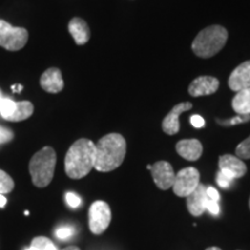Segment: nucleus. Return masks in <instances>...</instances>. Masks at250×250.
I'll list each match as a JSON object with an SVG mask.
<instances>
[{"label":"nucleus","instance_id":"nucleus-1","mask_svg":"<svg viewBox=\"0 0 250 250\" xmlns=\"http://www.w3.org/2000/svg\"><path fill=\"white\" fill-rule=\"evenodd\" d=\"M126 154V142L120 133L105 134L95 145L94 168L101 173L117 169Z\"/></svg>","mask_w":250,"mask_h":250},{"label":"nucleus","instance_id":"nucleus-2","mask_svg":"<svg viewBox=\"0 0 250 250\" xmlns=\"http://www.w3.org/2000/svg\"><path fill=\"white\" fill-rule=\"evenodd\" d=\"M95 164V144L81 138L71 145L65 155V173L70 179L80 180L87 176Z\"/></svg>","mask_w":250,"mask_h":250},{"label":"nucleus","instance_id":"nucleus-3","mask_svg":"<svg viewBox=\"0 0 250 250\" xmlns=\"http://www.w3.org/2000/svg\"><path fill=\"white\" fill-rule=\"evenodd\" d=\"M228 39V31L223 26L206 27L197 34L192 42L193 54L201 58L213 57L224 48Z\"/></svg>","mask_w":250,"mask_h":250},{"label":"nucleus","instance_id":"nucleus-4","mask_svg":"<svg viewBox=\"0 0 250 250\" xmlns=\"http://www.w3.org/2000/svg\"><path fill=\"white\" fill-rule=\"evenodd\" d=\"M57 155L55 149L45 146L36 152L30 159L29 171L34 186L37 188H45L51 183L55 175Z\"/></svg>","mask_w":250,"mask_h":250},{"label":"nucleus","instance_id":"nucleus-5","mask_svg":"<svg viewBox=\"0 0 250 250\" xmlns=\"http://www.w3.org/2000/svg\"><path fill=\"white\" fill-rule=\"evenodd\" d=\"M29 34L26 28L13 27L5 20H0V46L8 51H19L27 44Z\"/></svg>","mask_w":250,"mask_h":250},{"label":"nucleus","instance_id":"nucleus-6","mask_svg":"<svg viewBox=\"0 0 250 250\" xmlns=\"http://www.w3.org/2000/svg\"><path fill=\"white\" fill-rule=\"evenodd\" d=\"M88 224L90 232L95 235H100L107 230L111 221L110 206L103 201L94 202L89 208Z\"/></svg>","mask_w":250,"mask_h":250},{"label":"nucleus","instance_id":"nucleus-7","mask_svg":"<svg viewBox=\"0 0 250 250\" xmlns=\"http://www.w3.org/2000/svg\"><path fill=\"white\" fill-rule=\"evenodd\" d=\"M199 186V171L193 167H188L175 175L173 191L179 197H187Z\"/></svg>","mask_w":250,"mask_h":250},{"label":"nucleus","instance_id":"nucleus-8","mask_svg":"<svg viewBox=\"0 0 250 250\" xmlns=\"http://www.w3.org/2000/svg\"><path fill=\"white\" fill-rule=\"evenodd\" d=\"M147 169L151 170L153 180L159 189L168 190L173 187L176 174L169 162L158 161L154 165H148Z\"/></svg>","mask_w":250,"mask_h":250},{"label":"nucleus","instance_id":"nucleus-9","mask_svg":"<svg viewBox=\"0 0 250 250\" xmlns=\"http://www.w3.org/2000/svg\"><path fill=\"white\" fill-rule=\"evenodd\" d=\"M219 170L234 181L245 176L247 166L236 155L225 154L219 158Z\"/></svg>","mask_w":250,"mask_h":250},{"label":"nucleus","instance_id":"nucleus-10","mask_svg":"<svg viewBox=\"0 0 250 250\" xmlns=\"http://www.w3.org/2000/svg\"><path fill=\"white\" fill-rule=\"evenodd\" d=\"M192 108V103L190 102H182L176 104L169 111L162 121V130L166 134L174 136V134L179 133L180 131V116L184 111L190 110Z\"/></svg>","mask_w":250,"mask_h":250},{"label":"nucleus","instance_id":"nucleus-11","mask_svg":"<svg viewBox=\"0 0 250 250\" xmlns=\"http://www.w3.org/2000/svg\"><path fill=\"white\" fill-rule=\"evenodd\" d=\"M208 195H206V187L199 183L195 191H192L187 197V208L190 214L193 217H201L206 211V203H208Z\"/></svg>","mask_w":250,"mask_h":250},{"label":"nucleus","instance_id":"nucleus-12","mask_svg":"<svg viewBox=\"0 0 250 250\" xmlns=\"http://www.w3.org/2000/svg\"><path fill=\"white\" fill-rule=\"evenodd\" d=\"M219 88V80L217 78L203 76L196 78L195 80L190 83L189 94L193 98L198 96H205L214 94Z\"/></svg>","mask_w":250,"mask_h":250},{"label":"nucleus","instance_id":"nucleus-13","mask_svg":"<svg viewBox=\"0 0 250 250\" xmlns=\"http://www.w3.org/2000/svg\"><path fill=\"white\" fill-rule=\"evenodd\" d=\"M228 86L233 92L250 88V61L240 64L228 79Z\"/></svg>","mask_w":250,"mask_h":250},{"label":"nucleus","instance_id":"nucleus-14","mask_svg":"<svg viewBox=\"0 0 250 250\" xmlns=\"http://www.w3.org/2000/svg\"><path fill=\"white\" fill-rule=\"evenodd\" d=\"M40 85L46 93L56 94L62 92L64 88V80L61 70L57 67H51L44 71L40 79Z\"/></svg>","mask_w":250,"mask_h":250},{"label":"nucleus","instance_id":"nucleus-15","mask_svg":"<svg viewBox=\"0 0 250 250\" xmlns=\"http://www.w3.org/2000/svg\"><path fill=\"white\" fill-rule=\"evenodd\" d=\"M176 152L188 161H197L203 154V145L198 139H183L176 144Z\"/></svg>","mask_w":250,"mask_h":250},{"label":"nucleus","instance_id":"nucleus-16","mask_svg":"<svg viewBox=\"0 0 250 250\" xmlns=\"http://www.w3.org/2000/svg\"><path fill=\"white\" fill-rule=\"evenodd\" d=\"M68 31L78 45H83L90 39V30L88 24L81 18H73L68 22Z\"/></svg>","mask_w":250,"mask_h":250},{"label":"nucleus","instance_id":"nucleus-17","mask_svg":"<svg viewBox=\"0 0 250 250\" xmlns=\"http://www.w3.org/2000/svg\"><path fill=\"white\" fill-rule=\"evenodd\" d=\"M232 107L237 115H250V88L236 92L233 98Z\"/></svg>","mask_w":250,"mask_h":250},{"label":"nucleus","instance_id":"nucleus-18","mask_svg":"<svg viewBox=\"0 0 250 250\" xmlns=\"http://www.w3.org/2000/svg\"><path fill=\"white\" fill-rule=\"evenodd\" d=\"M33 112H34V105L31 102L29 101L17 102L14 112L6 121L14 122V123H17V122L26 121L31 116V115H33Z\"/></svg>","mask_w":250,"mask_h":250},{"label":"nucleus","instance_id":"nucleus-19","mask_svg":"<svg viewBox=\"0 0 250 250\" xmlns=\"http://www.w3.org/2000/svg\"><path fill=\"white\" fill-rule=\"evenodd\" d=\"M31 250H57L54 242L45 236H39L31 241Z\"/></svg>","mask_w":250,"mask_h":250},{"label":"nucleus","instance_id":"nucleus-20","mask_svg":"<svg viewBox=\"0 0 250 250\" xmlns=\"http://www.w3.org/2000/svg\"><path fill=\"white\" fill-rule=\"evenodd\" d=\"M14 189V181L6 171L0 169V195L11 192Z\"/></svg>","mask_w":250,"mask_h":250},{"label":"nucleus","instance_id":"nucleus-21","mask_svg":"<svg viewBox=\"0 0 250 250\" xmlns=\"http://www.w3.org/2000/svg\"><path fill=\"white\" fill-rule=\"evenodd\" d=\"M235 154L241 160H248V159H250V136L237 145Z\"/></svg>","mask_w":250,"mask_h":250},{"label":"nucleus","instance_id":"nucleus-22","mask_svg":"<svg viewBox=\"0 0 250 250\" xmlns=\"http://www.w3.org/2000/svg\"><path fill=\"white\" fill-rule=\"evenodd\" d=\"M15 105H17V102L13 101V100L5 98L4 102L0 105V115L4 120H7V118L13 114L15 110Z\"/></svg>","mask_w":250,"mask_h":250},{"label":"nucleus","instance_id":"nucleus-23","mask_svg":"<svg viewBox=\"0 0 250 250\" xmlns=\"http://www.w3.org/2000/svg\"><path fill=\"white\" fill-rule=\"evenodd\" d=\"M250 121V115H236L235 117L229 118V120H217V123L220 124L221 126H234L237 124H243L248 123Z\"/></svg>","mask_w":250,"mask_h":250},{"label":"nucleus","instance_id":"nucleus-24","mask_svg":"<svg viewBox=\"0 0 250 250\" xmlns=\"http://www.w3.org/2000/svg\"><path fill=\"white\" fill-rule=\"evenodd\" d=\"M74 234V228L71 226H62L56 230V236L61 240H66Z\"/></svg>","mask_w":250,"mask_h":250},{"label":"nucleus","instance_id":"nucleus-25","mask_svg":"<svg viewBox=\"0 0 250 250\" xmlns=\"http://www.w3.org/2000/svg\"><path fill=\"white\" fill-rule=\"evenodd\" d=\"M65 198H66L67 205L70 206V208H79L80 204H81L80 197L78 196V195H76V193H73V192H67L66 196H65Z\"/></svg>","mask_w":250,"mask_h":250},{"label":"nucleus","instance_id":"nucleus-26","mask_svg":"<svg viewBox=\"0 0 250 250\" xmlns=\"http://www.w3.org/2000/svg\"><path fill=\"white\" fill-rule=\"evenodd\" d=\"M217 183L219 184V187L224 188V189H227V188H229L230 184L233 183V180L229 179V177L226 176V175L223 174L220 170H219L217 174Z\"/></svg>","mask_w":250,"mask_h":250},{"label":"nucleus","instance_id":"nucleus-27","mask_svg":"<svg viewBox=\"0 0 250 250\" xmlns=\"http://www.w3.org/2000/svg\"><path fill=\"white\" fill-rule=\"evenodd\" d=\"M13 137H14L13 131L6 129V127L0 126V144L11 142V140L13 139Z\"/></svg>","mask_w":250,"mask_h":250},{"label":"nucleus","instance_id":"nucleus-28","mask_svg":"<svg viewBox=\"0 0 250 250\" xmlns=\"http://www.w3.org/2000/svg\"><path fill=\"white\" fill-rule=\"evenodd\" d=\"M190 123H191L192 126L196 127V129H201V127L205 125V121L204 118L199 116V115H192L191 118H190Z\"/></svg>","mask_w":250,"mask_h":250},{"label":"nucleus","instance_id":"nucleus-29","mask_svg":"<svg viewBox=\"0 0 250 250\" xmlns=\"http://www.w3.org/2000/svg\"><path fill=\"white\" fill-rule=\"evenodd\" d=\"M206 210L210 212L211 214L218 215L219 214V204L218 202L211 201V199H208V203H206Z\"/></svg>","mask_w":250,"mask_h":250},{"label":"nucleus","instance_id":"nucleus-30","mask_svg":"<svg viewBox=\"0 0 250 250\" xmlns=\"http://www.w3.org/2000/svg\"><path fill=\"white\" fill-rule=\"evenodd\" d=\"M206 195H208V198L211 199V201L219 202V199H220V195H219L218 190L212 187L206 188Z\"/></svg>","mask_w":250,"mask_h":250},{"label":"nucleus","instance_id":"nucleus-31","mask_svg":"<svg viewBox=\"0 0 250 250\" xmlns=\"http://www.w3.org/2000/svg\"><path fill=\"white\" fill-rule=\"evenodd\" d=\"M6 203H7L6 197L4 195H0V208H4V206L6 205Z\"/></svg>","mask_w":250,"mask_h":250},{"label":"nucleus","instance_id":"nucleus-32","mask_svg":"<svg viewBox=\"0 0 250 250\" xmlns=\"http://www.w3.org/2000/svg\"><path fill=\"white\" fill-rule=\"evenodd\" d=\"M12 89H13L15 93H18V92L20 93L21 89H22V86H21V85H19V86H12Z\"/></svg>","mask_w":250,"mask_h":250},{"label":"nucleus","instance_id":"nucleus-33","mask_svg":"<svg viewBox=\"0 0 250 250\" xmlns=\"http://www.w3.org/2000/svg\"><path fill=\"white\" fill-rule=\"evenodd\" d=\"M62 250H80L78 247H74V246H70V247H66V248L62 249Z\"/></svg>","mask_w":250,"mask_h":250},{"label":"nucleus","instance_id":"nucleus-34","mask_svg":"<svg viewBox=\"0 0 250 250\" xmlns=\"http://www.w3.org/2000/svg\"><path fill=\"white\" fill-rule=\"evenodd\" d=\"M4 100H5V96L2 95V92H1V89H0V105H1V103L4 102Z\"/></svg>","mask_w":250,"mask_h":250},{"label":"nucleus","instance_id":"nucleus-35","mask_svg":"<svg viewBox=\"0 0 250 250\" xmlns=\"http://www.w3.org/2000/svg\"><path fill=\"white\" fill-rule=\"evenodd\" d=\"M206 250H221V249L218 248V247H210V248H208Z\"/></svg>","mask_w":250,"mask_h":250},{"label":"nucleus","instance_id":"nucleus-36","mask_svg":"<svg viewBox=\"0 0 250 250\" xmlns=\"http://www.w3.org/2000/svg\"><path fill=\"white\" fill-rule=\"evenodd\" d=\"M26 250H31V248H30V247H29V248H28V249H26Z\"/></svg>","mask_w":250,"mask_h":250},{"label":"nucleus","instance_id":"nucleus-37","mask_svg":"<svg viewBox=\"0 0 250 250\" xmlns=\"http://www.w3.org/2000/svg\"><path fill=\"white\" fill-rule=\"evenodd\" d=\"M249 208H250V198H249Z\"/></svg>","mask_w":250,"mask_h":250}]
</instances>
